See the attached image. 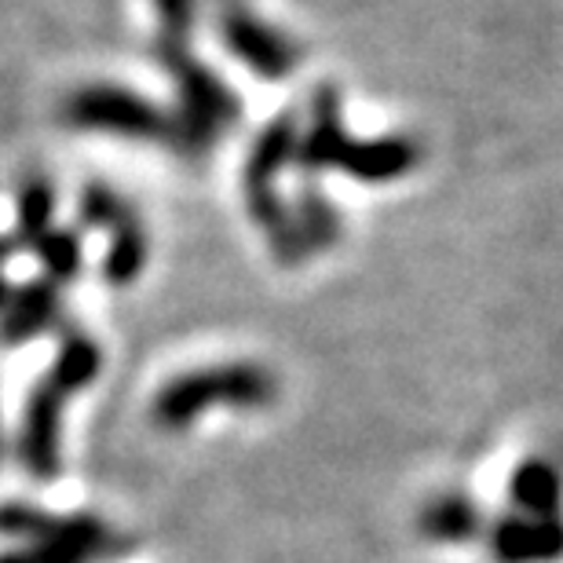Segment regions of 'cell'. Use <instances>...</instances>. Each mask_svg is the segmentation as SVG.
<instances>
[{
	"instance_id": "cell-4",
	"label": "cell",
	"mask_w": 563,
	"mask_h": 563,
	"mask_svg": "<svg viewBox=\"0 0 563 563\" xmlns=\"http://www.w3.org/2000/svg\"><path fill=\"white\" fill-rule=\"evenodd\" d=\"M297 146H300V129L292 118H278L272 121L261 140L253 143V154L245 162L242 173V190H245V206H250L253 223L267 234L272 242V253L282 264H300L303 256V242L297 234V223H292L286 201L278 198V179L282 173L297 162Z\"/></svg>"
},
{
	"instance_id": "cell-3",
	"label": "cell",
	"mask_w": 563,
	"mask_h": 563,
	"mask_svg": "<svg viewBox=\"0 0 563 563\" xmlns=\"http://www.w3.org/2000/svg\"><path fill=\"white\" fill-rule=\"evenodd\" d=\"M278 399V377L261 363H223L173 377L151 402V421L165 432H184L212 407L264 410Z\"/></svg>"
},
{
	"instance_id": "cell-9",
	"label": "cell",
	"mask_w": 563,
	"mask_h": 563,
	"mask_svg": "<svg viewBox=\"0 0 563 563\" xmlns=\"http://www.w3.org/2000/svg\"><path fill=\"white\" fill-rule=\"evenodd\" d=\"M413 531L432 545H472L487 534V516H483V505L468 498L465 490H443L432 494L418 509Z\"/></svg>"
},
{
	"instance_id": "cell-5",
	"label": "cell",
	"mask_w": 563,
	"mask_h": 563,
	"mask_svg": "<svg viewBox=\"0 0 563 563\" xmlns=\"http://www.w3.org/2000/svg\"><path fill=\"white\" fill-rule=\"evenodd\" d=\"M66 121L85 132H114V136L125 140L165 143L187 151L184 121L162 107L146 103L136 92H125V88H110V85L81 88L66 103Z\"/></svg>"
},
{
	"instance_id": "cell-10",
	"label": "cell",
	"mask_w": 563,
	"mask_h": 563,
	"mask_svg": "<svg viewBox=\"0 0 563 563\" xmlns=\"http://www.w3.org/2000/svg\"><path fill=\"white\" fill-rule=\"evenodd\" d=\"M59 322V289L48 278L11 289L8 308L0 311V347H22L37 341Z\"/></svg>"
},
{
	"instance_id": "cell-2",
	"label": "cell",
	"mask_w": 563,
	"mask_h": 563,
	"mask_svg": "<svg viewBox=\"0 0 563 563\" xmlns=\"http://www.w3.org/2000/svg\"><path fill=\"white\" fill-rule=\"evenodd\" d=\"M297 165L308 176H314L319 168H341V173L355 179L385 184V179L407 176L410 168L418 165V146L402 136L355 143L344 132L341 99H336V92H330V88H322L311 110V125L300 132Z\"/></svg>"
},
{
	"instance_id": "cell-16",
	"label": "cell",
	"mask_w": 563,
	"mask_h": 563,
	"mask_svg": "<svg viewBox=\"0 0 563 563\" xmlns=\"http://www.w3.org/2000/svg\"><path fill=\"white\" fill-rule=\"evenodd\" d=\"M33 256L41 261V267L48 272V282H70L81 272V239L70 231H52L44 239Z\"/></svg>"
},
{
	"instance_id": "cell-7",
	"label": "cell",
	"mask_w": 563,
	"mask_h": 563,
	"mask_svg": "<svg viewBox=\"0 0 563 563\" xmlns=\"http://www.w3.org/2000/svg\"><path fill=\"white\" fill-rule=\"evenodd\" d=\"M220 33L231 55H239L242 63L253 66V74L267 77V81H282L292 74V66L300 63V48L289 37H282L267 22H261L250 8H242L239 0H228L220 11Z\"/></svg>"
},
{
	"instance_id": "cell-11",
	"label": "cell",
	"mask_w": 563,
	"mask_h": 563,
	"mask_svg": "<svg viewBox=\"0 0 563 563\" xmlns=\"http://www.w3.org/2000/svg\"><path fill=\"white\" fill-rule=\"evenodd\" d=\"M103 527L107 523L92 512L55 516L30 501H0V538H11L19 545L44 542V538H88Z\"/></svg>"
},
{
	"instance_id": "cell-17",
	"label": "cell",
	"mask_w": 563,
	"mask_h": 563,
	"mask_svg": "<svg viewBox=\"0 0 563 563\" xmlns=\"http://www.w3.org/2000/svg\"><path fill=\"white\" fill-rule=\"evenodd\" d=\"M11 250H15V245H11L8 239H0V311H4L8 300H11V282L4 278V264H8Z\"/></svg>"
},
{
	"instance_id": "cell-12",
	"label": "cell",
	"mask_w": 563,
	"mask_h": 563,
	"mask_svg": "<svg viewBox=\"0 0 563 563\" xmlns=\"http://www.w3.org/2000/svg\"><path fill=\"white\" fill-rule=\"evenodd\" d=\"M132 542L125 534L103 527L99 534L88 538H44V542L11 545L8 553H0V563H103L114 556H125Z\"/></svg>"
},
{
	"instance_id": "cell-13",
	"label": "cell",
	"mask_w": 563,
	"mask_h": 563,
	"mask_svg": "<svg viewBox=\"0 0 563 563\" xmlns=\"http://www.w3.org/2000/svg\"><path fill=\"white\" fill-rule=\"evenodd\" d=\"M509 501L520 516H563V468L549 457H527L509 476Z\"/></svg>"
},
{
	"instance_id": "cell-8",
	"label": "cell",
	"mask_w": 563,
	"mask_h": 563,
	"mask_svg": "<svg viewBox=\"0 0 563 563\" xmlns=\"http://www.w3.org/2000/svg\"><path fill=\"white\" fill-rule=\"evenodd\" d=\"M483 545L494 563H560L563 560V516L538 520V516L505 512L487 523Z\"/></svg>"
},
{
	"instance_id": "cell-1",
	"label": "cell",
	"mask_w": 563,
	"mask_h": 563,
	"mask_svg": "<svg viewBox=\"0 0 563 563\" xmlns=\"http://www.w3.org/2000/svg\"><path fill=\"white\" fill-rule=\"evenodd\" d=\"M103 369V352L92 336L70 333L63 336L59 355L52 369L33 385L26 410H22L15 454L30 479L55 483L63 472V410L77 391L88 388Z\"/></svg>"
},
{
	"instance_id": "cell-15",
	"label": "cell",
	"mask_w": 563,
	"mask_h": 563,
	"mask_svg": "<svg viewBox=\"0 0 563 563\" xmlns=\"http://www.w3.org/2000/svg\"><path fill=\"white\" fill-rule=\"evenodd\" d=\"M52 212H55V201H52L48 184L30 179V184L19 190V245H26L30 253L37 250V245L55 231Z\"/></svg>"
},
{
	"instance_id": "cell-6",
	"label": "cell",
	"mask_w": 563,
	"mask_h": 563,
	"mask_svg": "<svg viewBox=\"0 0 563 563\" xmlns=\"http://www.w3.org/2000/svg\"><path fill=\"white\" fill-rule=\"evenodd\" d=\"M81 217L92 228L110 231V250L103 256V275L110 286H129L146 264V234L132 209L121 201L114 190L92 184L81 195Z\"/></svg>"
},
{
	"instance_id": "cell-18",
	"label": "cell",
	"mask_w": 563,
	"mask_h": 563,
	"mask_svg": "<svg viewBox=\"0 0 563 563\" xmlns=\"http://www.w3.org/2000/svg\"><path fill=\"white\" fill-rule=\"evenodd\" d=\"M0 457H4V435H0Z\"/></svg>"
},
{
	"instance_id": "cell-14",
	"label": "cell",
	"mask_w": 563,
	"mask_h": 563,
	"mask_svg": "<svg viewBox=\"0 0 563 563\" xmlns=\"http://www.w3.org/2000/svg\"><path fill=\"white\" fill-rule=\"evenodd\" d=\"M292 223H297V234H300L303 253H308V256L330 250V245L336 242V234H341V220H336V209L314 187L303 190L300 217H292Z\"/></svg>"
}]
</instances>
